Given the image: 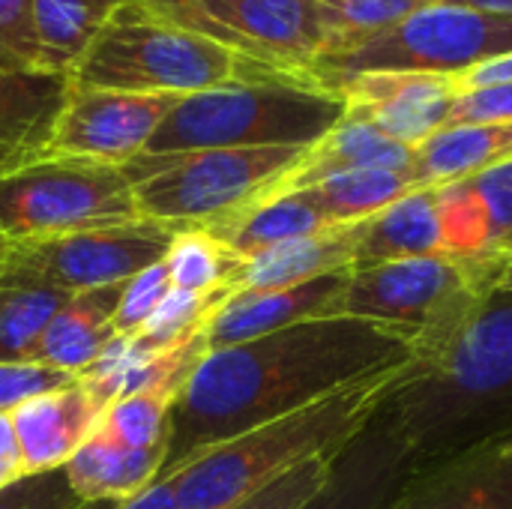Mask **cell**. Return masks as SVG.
<instances>
[{"instance_id": "obj_1", "label": "cell", "mask_w": 512, "mask_h": 509, "mask_svg": "<svg viewBox=\"0 0 512 509\" xmlns=\"http://www.w3.org/2000/svg\"><path fill=\"white\" fill-rule=\"evenodd\" d=\"M411 363L408 333L345 315L207 351L171 405L159 477H171L210 447Z\"/></svg>"}, {"instance_id": "obj_2", "label": "cell", "mask_w": 512, "mask_h": 509, "mask_svg": "<svg viewBox=\"0 0 512 509\" xmlns=\"http://www.w3.org/2000/svg\"><path fill=\"white\" fill-rule=\"evenodd\" d=\"M378 414L417 468L512 441V288H492L465 324L387 390Z\"/></svg>"}, {"instance_id": "obj_3", "label": "cell", "mask_w": 512, "mask_h": 509, "mask_svg": "<svg viewBox=\"0 0 512 509\" xmlns=\"http://www.w3.org/2000/svg\"><path fill=\"white\" fill-rule=\"evenodd\" d=\"M390 372L348 387L297 414L258 426L240 438L204 450L171 474L180 509H228L261 492L291 468L333 456L342 450L381 408L390 384L402 375Z\"/></svg>"}, {"instance_id": "obj_4", "label": "cell", "mask_w": 512, "mask_h": 509, "mask_svg": "<svg viewBox=\"0 0 512 509\" xmlns=\"http://www.w3.org/2000/svg\"><path fill=\"white\" fill-rule=\"evenodd\" d=\"M279 75L222 39L126 0L105 18L69 81L78 87L183 99L213 87Z\"/></svg>"}, {"instance_id": "obj_5", "label": "cell", "mask_w": 512, "mask_h": 509, "mask_svg": "<svg viewBox=\"0 0 512 509\" xmlns=\"http://www.w3.org/2000/svg\"><path fill=\"white\" fill-rule=\"evenodd\" d=\"M345 114L330 90L300 78H258L183 96L156 129L147 156L231 147H312Z\"/></svg>"}, {"instance_id": "obj_6", "label": "cell", "mask_w": 512, "mask_h": 509, "mask_svg": "<svg viewBox=\"0 0 512 509\" xmlns=\"http://www.w3.org/2000/svg\"><path fill=\"white\" fill-rule=\"evenodd\" d=\"M504 252L423 255L348 273L339 315L375 321L414 339V360L435 354L501 285Z\"/></svg>"}, {"instance_id": "obj_7", "label": "cell", "mask_w": 512, "mask_h": 509, "mask_svg": "<svg viewBox=\"0 0 512 509\" xmlns=\"http://www.w3.org/2000/svg\"><path fill=\"white\" fill-rule=\"evenodd\" d=\"M309 150V147H306ZM300 147H231L138 156L126 168L141 219L210 228L249 204L279 192L303 159Z\"/></svg>"}, {"instance_id": "obj_8", "label": "cell", "mask_w": 512, "mask_h": 509, "mask_svg": "<svg viewBox=\"0 0 512 509\" xmlns=\"http://www.w3.org/2000/svg\"><path fill=\"white\" fill-rule=\"evenodd\" d=\"M512 54V18L447 3H426L399 24L321 57L312 81L336 96L339 84L366 72L459 75L495 57Z\"/></svg>"}, {"instance_id": "obj_9", "label": "cell", "mask_w": 512, "mask_h": 509, "mask_svg": "<svg viewBox=\"0 0 512 509\" xmlns=\"http://www.w3.org/2000/svg\"><path fill=\"white\" fill-rule=\"evenodd\" d=\"M141 222L126 168L42 156L0 180V228L18 240Z\"/></svg>"}, {"instance_id": "obj_10", "label": "cell", "mask_w": 512, "mask_h": 509, "mask_svg": "<svg viewBox=\"0 0 512 509\" xmlns=\"http://www.w3.org/2000/svg\"><path fill=\"white\" fill-rule=\"evenodd\" d=\"M174 234L177 228L171 225L141 219L63 237L18 240L6 276L45 282L66 294L111 288L159 264Z\"/></svg>"}, {"instance_id": "obj_11", "label": "cell", "mask_w": 512, "mask_h": 509, "mask_svg": "<svg viewBox=\"0 0 512 509\" xmlns=\"http://www.w3.org/2000/svg\"><path fill=\"white\" fill-rule=\"evenodd\" d=\"M180 24L300 81H312V66L327 48L318 0H201Z\"/></svg>"}, {"instance_id": "obj_12", "label": "cell", "mask_w": 512, "mask_h": 509, "mask_svg": "<svg viewBox=\"0 0 512 509\" xmlns=\"http://www.w3.org/2000/svg\"><path fill=\"white\" fill-rule=\"evenodd\" d=\"M177 102V96L123 93L72 84L63 111L54 123L45 156L87 159L123 168L147 153L156 129Z\"/></svg>"}, {"instance_id": "obj_13", "label": "cell", "mask_w": 512, "mask_h": 509, "mask_svg": "<svg viewBox=\"0 0 512 509\" xmlns=\"http://www.w3.org/2000/svg\"><path fill=\"white\" fill-rule=\"evenodd\" d=\"M345 114L360 117L405 147H420L450 123L456 84L429 72H366L339 84Z\"/></svg>"}, {"instance_id": "obj_14", "label": "cell", "mask_w": 512, "mask_h": 509, "mask_svg": "<svg viewBox=\"0 0 512 509\" xmlns=\"http://www.w3.org/2000/svg\"><path fill=\"white\" fill-rule=\"evenodd\" d=\"M414 471L411 450L375 411L366 429L333 456L327 483L303 509H387Z\"/></svg>"}, {"instance_id": "obj_15", "label": "cell", "mask_w": 512, "mask_h": 509, "mask_svg": "<svg viewBox=\"0 0 512 509\" xmlns=\"http://www.w3.org/2000/svg\"><path fill=\"white\" fill-rule=\"evenodd\" d=\"M69 87V75L0 51V180L48 153Z\"/></svg>"}, {"instance_id": "obj_16", "label": "cell", "mask_w": 512, "mask_h": 509, "mask_svg": "<svg viewBox=\"0 0 512 509\" xmlns=\"http://www.w3.org/2000/svg\"><path fill=\"white\" fill-rule=\"evenodd\" d=\"M387 509H512V444H477L417 468Z\"/></svg>"}, {"instance_id": "obj_17", "label": "cell", "mask_w": 512, "mask_h": 509, "mask_svg": "<svg viewBox=\"0 0 512 509\" xmlns=\"http://www.w3.org/2000/svg\"><path fill=\"white\" fill-rule=\"evenodd\" d=\"M345 285L348 273H333L282 291H234L219 303L204 327L207 351L252 342L303 321L336 318Z\"/></svg>"}, {"instance_id": "obj_18", "label": "cell", "mask_w": 512, "mask_h": 509, "mask_svg": "<svg viewBox=\"0 0 512 509\" xmlns=\"http://www.w3.org/2000/svg\"><path fill=\"white\" fill-rule=\"evenodd\" d=\"M102 411L105 405L78 378L15 408L12 426L24 459V477L66 468L81 444L96 432Z\"/></svg>"}, {"instance_id": "obj_19", "label": "cell", "mask_w": 512, "mask_h": 509, "mask_svg": "<svg viewBox=\"0 0 512 509\" xmlns=\"http://www.w3.org/2000/svg\"><path fill=\"white\" fill-rule=\"evenodd\" d=\"M444 252L438 192L417 186L354 225V270Z\"/></svg>"}, {"instance_id": "obj_20", "label": "cell", "mask_w": 512, "mask_h": 509, "mask_svg": "<svg viewBox=\"0 0 512 509\" xmlns=\"http://www.w3.org/2000/svg\"><path fill=\"white\" fill-rule=\"evenodd\" d=\"M366 168H390V171H411L414 168V147H405L375 129L372 123L342 114V120L312 144L294 171L282 180L279 192H297L315 186L333 174L345 171H366ZM414 174V171H411Z\"/></svg>"}, {"instance_id": "obj_21", "label": "cell", "mask_w": 512, "mask_h": 509, "mask_svg": "<svg viewBox=\"0 0 512 509\" xmlns=\"http://www.w3.org/2000/svg\"><path fill=\"white\" fill-rule=\"evenodd\" d=\"M123 285L72 294L42 333L33 351V363L81 378L96 363V357L117 339L114 309L120 303Z\"/></svg>"}, {"instance_id": "obj_22", "label": "cell", "mask_w": 512, "mask_h": 509, "mask_svg": "<svg viewBox=\"0 0 512 509\" xmlns=\"http://www.w3.org/2000/svg\"><path fill=\"white\" fill-rule=\"evenodd\" d=\"M354 270V225L273 246L240 264L234 291H282L321 276Z\"/></svg>"}, {"instance_id": "obj_23", "label": "cell", "mask_w": 512, "mask_h": 509, "mask_svg": "<svg viewBox=\"0 0 512 509\" xmlns=\"http://www.w3.org/2000/svg\"><path fill=\"white\" fill-rule=\"evenodd\" d=\"M327 228H336V225L321 213V207L309 198L306 189H297V192H273L249 204L246 210L201 231L213 234L240 261H249L273 246L312 237Z\"/></svg>"}, {"instance_id": "obj_24", "label": "cell", "mask_w": 512, "mask_h": 509, "mask_svg": "<svg viewBox=\"0 0 512 509\" xmlns=\"http://www.w3.org/2000/svg\"><path fill=\"white\" fill-rule=\"evenodd\" d=\"M168 444L147 447V450H129L102 432H93L81 450L66 462V480L72 492L84 504L111 501L120 504L141 489H147L165 465Z\"/></svg>"}, {"instance_id": "obj_25", "label": "cell", "mask_w": 512, "mask_h": 509, "mask_svg": "<svg viewBox=\"0 0 512 509\" xmlns=\"http://www.w3.org/2000/svg\"><path fill=\"white\" fill-rule=\"evenodd\" d=\"M504 159H512V120L453 123L414 150L417 186L468 180Z\"/></svg>"}, {"instance_id": "obj_26", "label": "cell", "mask_w": 512, "mask_h": 509, "mask_svg": "<svg viewBox=\"0 0 512 509\" xmlns=\"http://www.w3.org/2000/svg\"><path fill=\"white\" fill-rule=\"evenodd\" d=\"M111 12L96 0H33L39 63L51 72L72 75Z\"/></svg>"}, {"instance_id": "obj_27", "label": "cell", "mask_w": 512, "mask_h": 509, "mask_svg": "<svg viewBox=\"0 0 512 509\" xmlns=\"http://www.w3.org/2000/svg\"><path fill=\"white\" fill-rule=\"evenodd\" d=\"M417 189L411 171H390V168H366V171H345L333 174L315 186H306L309 198L321 207V213L333 225H357L396 198Z\"/></svg>"}, {"instance_id": "obj_28", "label": "cell", "mask_w": 512, "mask_h": 509, "mask_svg": "<svg viewBox=\"0 0 512 509\" xmlns=\"http://www.w3.org/2000/svg\"><path fill=\"white\" fill-rule=\"evenodd\" d=\"M72 294L30 279H0V363L33 360V351Z\"/></svg>"}, {"instance_id": "obj_29", "label": "cell", "mask_w": 512, "mask_h": 509, "mask_svg": "<svg viewBox=\"0 0 512 509\" xmlns=\"http://www.w3.org/2000/svg\"><path fill=\"white\" fill-rule=\"evenodd\" d=\"M162 261L168 267L171 288L192 294H207L234 285L237 270L243 264L234 252H228L213 234L201 228L177 231Z\"/></svg>"}, {"instance_id": "obj_30", "label": "cell", "mask_w": 512, "mask_h": 509, "mask_svg": "<svg viewBox=\"0 0 512 509\" xmlns=\"http://www.w3.org/2000/svg\"><path fill=\"white\" fill-rule=\"evenodd\" d=\"M234 294V285L207 291V294H192V291H177L171 288L168 297L159 303V309L150 315V321L129 336L144 354H168L186 342H192L195 336L204 333L210 315L219 309V303Z\"/></svg>"}, {"instance_id": "obj_31", "label": "cell", "mask_w": 512, "mask_h": 509, "mask_svg": "<svg viewBox=\"0 0 512 509\" xmlns=\"http://www.w3.org/2000/svg\"><path fill=\"white\" fill-rule=\"evenodd\" d=\"M174 399H177V393L162 390V387L126 393L102 411L96 432H102L105 438H111L129 450H147V447L168 444V414H171Z\"/></svg>"}, {"instance_id": "obj_32", "label": "cell", "mask_w": 512, "mask_h": 509, "mask_svg": "<svg viewBox=\"0 0 512 509\" xmlns=\"http://www.w3.org/2000/svg\"><path fill=\"white\" fill-rule=\"evenodd\" d=\"M426 3L429 0H318L321 21L327 30V48L321 57L351 48V45L399 24L402 18L423 9Z\"/></svg>"}, {"instance_id": "obj_33", "label": "cell", "mask_w": 512, "mask_h": 509, "mask_svg": "<svg viewBox=\"0 0 512 509\" xmlns=\"http://www.w3.org/2000/svg\"><path fill=\"white\" fill-rule=\"evenodd\" d=\"M438 192V216H441V237L447 255H483L492 249V219L471 186V180H456L435 186Z\"/></svg>"}, {"instance_id": "obj_34", "label": "cell", "mask_w": 512, "mask_h": 509, "mask_svg": "<svg viewBox=\"0 0 512 509\" xmlns=\"http://www.w3.org/2000/svg\"><path fill=\"white\" fill-rule=\"evenodd\" d=\"M333 456H318V459H309V462L291 468L288 474H282L279 480H273L261 492L249 495L246 501L228 509H303L327 483Z\"/></svg>"}, {"instance_id": "obj_35", "label": "cell", "mask_w": 512, "mask_h": 509, "mask_svg": "<svg viewBox=\"0 0 512 509\" xmlns=\"http://www.w3.org/2000/svg\"><path fill=\"white\" fill-rule=\"evenodd\" d=\"M168 291H171V276H168L165 261H159V264L147 267L144 273L132 276L123 285L120 303L114 309L117 336H135L150 321V315L159 309V303L168 297Z\"/></svg>"}, {"instance_id": "obj_36", "label": "cell", "mask_w": 512, "mask_h": 509, "mask_svg": "<svg viewBox=\"0 0 512 509\" xmlns=\"http://www.w3.org/2000/svg\"><path fill=\"white\" fill-rule=\"evenodd\" d=\"M84 501L72 492L66 471H45L15 480L0 489V509H81Z\"/></svg>"}, {"instance_id": "obj_37", "label": "cell", "mask_w": 512, "mask_h": 509, "mask_svg": "<svg viewBox=\"0 0 512 509\" xmlns=\"http://www.w3.org/2000/svg\"><path fill=\"white\" fill-rule=\"evenodd\" d=\"M75 378L66 372H57L51 366L33 363V360H12L0 363V414H12L24 402L51 393L57 387L72 384Z\"/></svg>"}, {"instance_id": "obj_38", "label": "cell", "mask_w": 512, "mask_h": 509, "mask_svg": "<svg viewBox=\"0 0 512 509\" xmlns=\"http://www.w3.org/2000/svg\"><path fill=\"white\" fill-rule=\"evenodd\" d=\"M477 195L483 198L492 219V249L512 252V159H504L474 177H468Z\"/></svg>"}, {"instance_id": "obj_39", "label": "cell", "mask_w": 512, "mask_h": 509, "mask_svg": "<svg viewBox=\"0 0 512 509\" xmlns=\"http://www.w3.org/2000/svg\"><path fill=\"white\" fill-rule=\"evenodd\" d=\"M0 51L42 66L33 30V0H0Z\"/></svg>"}, {"instance_id": "obj_40", "label": "cell", "mask_w": 512, "mask_h": 509, "mask_svg": "<svg viewBox=\"0 0 512 509\" xmlns=\"http://www.w3.org/2000/svg\"><path fill=\"white\" fill-rule=\"evenodd\" d=\"M492 120H512V84H495V87L459 93L447 126H453V123H492Z\"/></svg>"}, {"instance_id": "obj_41", "label": "cell", "mask_w": 512, "mask_h": 509, "mask_svg": "<svg viewBox=\"0 0 512 509\" xmlns=\"http://www.w3.org/2000/svg\"><path fill=\"white\" fill-rule=\"evenodd\" d=\"M456 90H480V87H495V84H512V54L495 57L489 63H480L474 69H465L459 75H450Z\"/></svg>"}, {"instance_id": "obj_42", "label": "cell", "mask_w": 512, "mask_h": 509, "mask_svg": "<svg viewBox=\"0 0 512 509\" xmlns=\"http://www.w3.org/2000/svg\"><path fill=\"white\" fill-rule=\"evenodd\" d=\"M114 509H180L174 480L171 477H159L147 489H141L138 495L120 501Z\"/></svg>"}, {"instance_id": "obj_43", "label": "cell", "mask_w": 512, "mask_h": 509, "mask_svg": "<svg viewBox=\"0 0 512 509\" xmlns=\"http://www.w3.org/2000/svg\"><path fill=\"white\" fill-rule=\"evenodd\" d=\"M0 471L9 474L12 480L24 477V459H21V447L15 438L12 414H0Z\"/></svg>"}, {"instance_id": "obj_44", "label": "cell", "mask_w": 512, "mask_h": 509, "mask_svg": "<svg viewBox=\"0 0 512 509\" xmlns=\"http://www.w3.org/2000/svg\"><path fill=\"white\" fill-rule=\"evenodd\" d=\"M135 3L156 12V15H165L171 21H180V18L192 15L201 6V0H135Z\"/></svg>"}, {"instance_id": "obj_45", "label": "cell", "mask_w": 512, "mask_h": 509, "mask_svg": "<svg viewBox=\"0 0 512 509\" xmlns=\"http://www.w3.org/2000/svg\"><path fill=\"white\" fill-rule=\"evenodd\" d=\"M429 3H447V6H462V9H474L486 15L512 18V0H429Z\"/></svg>"}, {"instance_id": "obj_46", "label": "cell", "mask_w": 512, "mask_h": 509, "mask_svg": "<svg viewBox=\"0 0 512 509\" xmlns=\"http://www.w3.org/2000/svg\"><path fill=\"white\" fill-rule=\"evenodd\" d=\"M12 252H15V240L0 228V279L9 273V264H12Z\"/></svg>"}, {"instance_id": "obj_47", "label": "cell", "mask_w": 512, "mask_h": 509, "mask_svg": "<svg viewBox=\"0 0 512 509\" xmlns=\"http://www.w3.org/2000/svg\"><path fill=\"white\" fill-rule=\"evenodd\" d=\"M501 285L512 288V252L507 255V261H504V279H501Z\"/></svg>"}, {"instance_id": "obj_48", "label": "cell", "mask_w": 512, "mask_h": 509, "mask_svg": "<svg viewBox=\"0 0 512 509\" xmlns=\"http://www.w3.org/2000/svg\"><path fill=\"white\" fill-rule=\"evenodd\" d=\"M117 504H111V501H96V504H84L81 509H114Z\"/></svg>"}, {"instance_id": "obj_49", "label": "cell", "mask_w": 512, "mask_h": 509, "mask_svg": "<svg viewBox=\"0 0 512 509\" xmlns=\"http://www.w3.org/2000/svg\"><path fill=\"white\" fill-rule=\"evenodd\" d=\"M99 6H105V9H117L120 3H126V0H96Z\"/></svg>"}, {"instance_id": "obj_50", "label": "cell", "mask_w": 512, "mask_h": 509, "mask_svg": "<svg viewBox=\"0 0 512 509\" xmlns=\"http://www.w3.org/2000/svg\"><path fill=\"white\" fill-rule=\"evenodd\" d=\"M12 483H15V480H12L9 474H3V471H0V489H6V486H12Z\"/></svg>"}, {"instance_id": "obj_51", "label": "cell", "mask_w": 512, "mask_h": 509, "mask_svg": "<svg viewBox=\"0 0 512 509\" xmlns=\"http://www.w3.org/2000/svg\"><path fill=\"white\" fill-rule=\"evenodd\" d=\"M510 444H512V441H510Z\"/></svg>"}]
</instances>
